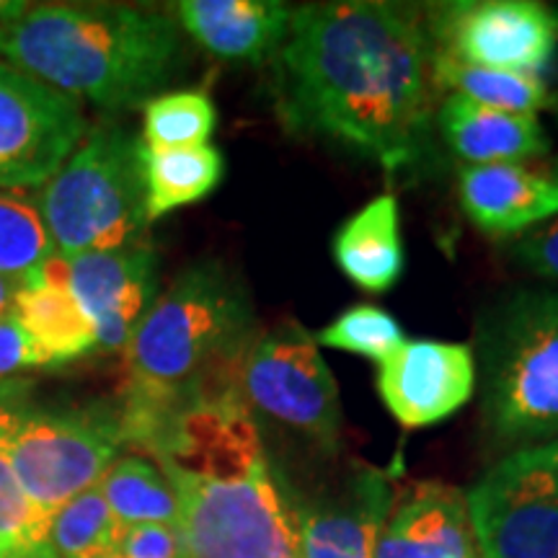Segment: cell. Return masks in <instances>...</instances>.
<instances>
[{
    "label": "cell",
    "mask_w": 558,
    "mask_h": 558,
    "mask_svg": "<svg viewBox=\"0 0 558 558\" xmlns=\"http://www.w3.org/2000/svg\"><path fill=\"white\" fill-rule=\"evenodd\" d=\"M275 60L279 117L292 132L329 137L386 171L424 156L437 88L416 9L383 0L300 5Z\"/></svg>",
    "instance_id": "obj_1"
},
{
    "label": "cell",
    "mask_w": 558,
    "mask_h": 558,
    "mask_svg": "<svg viewBox=\"0 0 558 558\" xmlns=\"http://www.w3.org/2000/svg\"><path fill=\"white\" fill-rule=\"evenodd\" d=\"M137 448L171 481L190 558H303L298 509L241 399L177 411Z\"/></svg>",
    "instance_id": "obj_2"
},
{
    "label": "cell",
    "mask_w": 558,
    "mask_h": 558,
    "mask_svg": "<svg viewBox=\"0 0 558 558\" xmlns=\"http://www.w3.org/2000/svg\"><path fill=\"white\" fill-rule=\"evenodd\" d=\"M256 339L248 292L222 264L181 271L124 349L128 393L120 416L128 445L137 448L177 411L241 399V367Z\"/></svg>",
    "instance_id": "obj_3"
},
{
    "label": "cell",
    "mask_w": 558,
    "mask_h": 558,
    "mask_svg": "<svg viewBox=\"0 0 558 558\" xmlns=\"http://www.w3.org/2000/svg\"><path fill=\"white\" fill-rule=\"evenodd\" d=\"M0 58L101 109L148 104L184 62L169 13L117 3H39L0 24Z\"/></svg>",
    "instance_id": "obj_4"
},
{
    "label": "cell",
    "mask_w": 558,
    "mask_h": 558,
    "mask_svg": "<svg viewBox=\"0 0 558 558\" xmlns=\"http://www.w3.org/2000/svg\"><path fill=\"white\" fill-rule=\"evenodd\" d=\"M41 218L62 259L117 251L143 241V140L117 122L86 132L39 197Z\"/></svg>",
    "instance_id": "obj_5"
},
{
    "label": "cell",
    "mask_w": 558,
    "mask_h": 558,
    "mask_svg": "<svg viewBox=\"0 0 558 558\" xmlns=\"http://www.w3.org/2000/svg\"><path fill=\"white\" fill-rule=\"evenodd\" d=\"M484 411L501 439L558 435V292L522 290L484 324Z\"/></svg>",
    "instance_id": "obj_6"
},
{
    "label": "cell",
    "mask_w": 558,
    "mask_h": 558,
    "mask_svg": "<svg viewBox=\"0 0 558 558\" xmlns=\"http://www.w3.org/2000/svg\"><path fill=\"white\" fill-rule=\"evenodd\" d=\"M0 442L21 488L45 518L99 486L128 445L120 409H26L0 399Z\"/></svg>",
    "instance_id": "obj_7"
},
{
    "label": "cell",
    "mask_w": 558,
    "mask_h": 558,
    "mask_svg": "<svg viewBox=\"0 0 558 558\" xmlns=\"http://www.w3.org/2000/svg\"><path fill=\"white\" fill-rule=\"evenodd\" d=\"M481 558H558V442L514 450L465 494Z\"/></svg>",
    "instance_id": "obj_8"
},
{
    "label": "cell",
    "mask_w": 558,
    "mask_h": 558,
    "mask_svg": "<svg viewBox=\"0 0 558 558\" xmlns=\"http://www.w3.org/2000/svg\"><path fill=\"white\" fill-rule=\"evenodd\" d=\"M241 399L251 416L262 414L324 450L339 442L341 403L337 378L320 357L316 339L300 324H282L248 349L241 367Z\"/></svg>",
    "instance_id": "obj_9"
},
{
    "label": "cell",
    "mask_w": 558,
    "mask_h": 558,
    "mask_svg": "<svg viewBox=\"0 0 558 558\" xmlns=\"http://www.w3.org/2000/svg\"><path fill=\"white\" fill-rule=\"evenodd\" d=\"M432 50L465 65L535 73L558 47V13L535 0H463L424 13Z\"/></svg>",
    "instance_id": "obj_10"
},
{
    "label": "cell",
    "mask_w": 558,
    "mask_h": 558,
    "mask_svg": "<svg viewBox=\"0 0 558 558\" xmlns=\"http://www.w3.org/2000/svg\"><path fill=\"white\" fill-rule=\"evenodd\" d=\"M86 132L78 99L0 62V190L47 184Z\"/></svg>",
    "instance_id": "obj_11"
},
{
    "label": "cell",
    "mask_w": 558,
    "mask_h": 558,
    "mask_svg": "<svg viewBox=\"0 0 558 558\" xmlns=\"http://www.w3.org/2000/svg\"><path fill=\"white\" fill-rule=\"evenodd\" d=\"M68 284L94 326L96 349L124 352L158 300V256L145 241L78 256L68 262Z\"/></svg>",
    "instance_id": "obj_12"
},
{
    "label": "cell",
    "mask_w": 558,
    "mask_h": 558,
    "mask_svg": "<svg viewBox=\"0 0 558 558\" xmlns=\"http://www.w3.org/2000/svg\"><path fill=\"white\" fill-rule=\"evenodd\" d=\"M476 388L471 347L414 339L380 362L378 390L403 427H429L463 407Z\"/></svg>",
    "instance_id": "obj_13"
},
{
    "label": "cell",
    "mask_w": 558,
    "mask_h": 558,
    "mask_svg": "<svg viewBox=\"0 0 558 558\" xmlns=\"http://www.w3.org/2000/svg\"><path fill=\"white\" fill-rule=\"evenodd\" d=\"M460 205L478 230L512 239L558 218V166L488 163L460 169Z\"/></svg>",
    "instance_id": "obj_14"
},
{
    "label": "cell",
    "mask_w": 558,
    "mask_h": 558,
    "mask_svg": "<svg viewBox=\"0 0 558 558\" xmlns=\"http://www.w3.org/2000/svg\"><path fill=\"white\" fill-rule=\"evenodd\" d=\"M396 492L380 471H360L341 488L298 509L303 558H373Z\"/></svg>",
    "instance_id": "obj_15"
},
{
    "label": "cell",
    "mask_w": 558,
    "mask_h": 558,
    "mask_svg": "<svg viewBox=\"0 0 558 558\" xmlns=\"http://www.w3.org/2000/svg\"><path fill=\"white\" fill-rule=\"evenodd\" d=\"M373 558H481L465 494L416 484L390 507Z\"/></svg>",
    "instance_id": "obj_16"
},
{
    "label": "cell",
    "mask_w": 558,
    "mask_h": 558,
    "mask_svg": "<svg viewBox=\"0 0 558 558\" xmlns=\"http://www.w3.org/2000/svg\"><path fill=\"white\" fill-rule=\"evenodd\" d=\"M292 9L279 0H181L179 26L222 60L275 58L290 29Z\"/></svg>",
    "instance_id": "obj_17"
},
{
    "label": "cell",
    "mask_w": 558,
    "mask_h": 558,
    "mask_svg": "<svg viewBox=\"0 0 558 558\" xmlns=\"http://www.w3.org/2000/svg\"><path fill=\"white\" fill-rule=\"evenodd\" d=\"M437 124L448 148L469 166L520 163L550 150V140L535 114H509L463 96H448L437 111Z\"/></svg>",
    "instance_id": "obj_18"
},
{
    "label": "cell",
    "mask_w": 558,
    "mask_h": 558,
    "mask_svg": "<svg viewBox=\"0 0 558 558\" xmlns=\"http://www.w3.org/2000/svg\"><path fill=\"white\" fill-rule=\"evenodd\" d=\"M13 313L47 367L88 357L96 349V331L70 292L68 262L62 256H52L32 282L21 284Z\"/></svg>",
    "instance_id": "obj_19"
},
{
    "label": "cell",
    "mask_w": 558,
    "mask_h": 558,
    "mask_svg": "<svg viewBox=\"0 0 558 558\" xmlns=\"http://www.w3.org/2000/svg\"><path fill=\"white\" fill-rule=\"evenodd\" d=\"M333 259L354 284L386 292L403 275L399 202L390 194L373 199L333 235Z\"/></svg>",
    "instance_id": "obj_20"
},
{
    "label": "cell",
    "mask_w": 558,
    "mask_h": 558,
    "mask_svg": "<svg viewBox=\"0 0 558 558\" xmlns=\"http://www.w3.org/2000/svg\"><path fill=\"white\" fill-rule=\"evenodd\" d=\"M222 156L213 145L158 150L143 145L145 215L148 222L205 199L220 184Z\"/></svg>",
    "instance_id": "obj_21"
},
{
    "label": "cell",
    "mask_w": 558,
    "mask_h": 558,
    "mask_svg": "<svg viewBox=\"0 0 558 558\" xmlns=\"http://www.w3.org/2000/svg\"><path fill=\"white\" fill-rule=\"evenodd\" d=\"M432 78L435 88L450 90V96H463L481 107L509 111V114H535L554 104V94L535 73L465 65L435 50H432Z\"/></svg>",
    "instance_id": "obj_22"
},
{
    "label": "cell",
    "mask_w": 558,
    "mask_h": 558,
    "mask_svg": "<svg viewBox=\"0 0 558 558\" xmlns=\"http://www.w3.org/2000/svg\"><path fill=\"white\" fill-rule=\"evenodd\" d=\"M99 488L122 527L166 522L179 525V501L169 476L153 458L120 456L104 473Z\"/></svg>",
    "instance_id": "obj_23"
},
{
    "label": "cell",
    "mask_w": 558,
    "mask_h": 558,
    "mask_svg": "<svg viewBox=\"0 0 558 558\" xmlns=\"http://www.w3.org/2000/svg\"><path fill=\"white\" fill-rule=\"evenodd\" d=\"M120 535L122 525L94 486L47 518L37 550L45 558H111Z\"/></svg>",
    "instance_id": "obj_24"
},
{
    "label": "cell",
    "mask_w": 558,
    "mask_h": 558,
    "mask_svg": "<svg viewBox=\"0 0 558 558\" xmlns=\"http://www.w3.org/2000/svg\"><path fill=\"white\" fill-rule=\"evenodd\" d=\"M58 256L39 202L19 190H0V275L32 282Z\"/></svg>",
    "instance_id": "obj_25"
},
{
    "label": "cell",
    "mask_w": 558,
    "mask_h": 558,
    "mask_svg": "<svg viewBox=\"0 0 558 558\" xmlns=\"http://www.w3.org/2000/svg\"><path fill=\"white\" fill-rule=\"evenodd\" d=\"M215 104L202 90H177L145 104L143 145L158 150L207 145L215 130Z\"/></svg>",
    "instance_id": "obj_26"
},
{
    "label": "cell",
    "mask_w": 558,
    "mask_h": 558,
    "mask_svg": "<svg viewBox=\"0 0 558 558\" xmlns=\"http://www.w3.org/2000/svg\"><path fill=\"white\" fill-rule=\"evenodd\" d=\"M316 339V344L362 354L375 362L388 360L407 341L399 320L378 305H354L326 326Z\"/></svg>",
    "instance_id": "obj_27"
},
{
    "label": "cell",
    "mask_w": 558,
    "mask_h": 558,
    "mask_svg": "<svg viewBox=\"0 0 558 558\" xmlns=\"http://www.w3.org/2000/svg\"><path fill=\"white\" fill-rule=\"evenodd\" d=\"M47 518L32 505L0 442V558H19L39 546Z\"/></svg>",
    "instance_id": "obj_28"
},
{
    "label": "cell",
    "mask_w": 558,
    "mask_h": 558,
    "mask_svg": "<svg viewBox=\"0 0 558 558\" xmlns=\"http://www.w3.org/2000/svg\"><path fill=\"white\" fill-rule=\"evenodd\" d=\"M117 558H190L179 525L145 522V525L122 527Z\"/></svg>",
    "instance_id": "obj_29"
},
{
    "label": "cell",
    "mask_w": 558,
    "mask_h": 558,
    "mask_svg": "<svg viewBox=\"0 0 558 558\" xmlns=\"http://www.w3.org/2000/svg\"><path fill=\"white\" fill-rule=\"evenodd\" d=\"M514 259L533 275L558 279V218L522 233L514 246Z\"/></svg>",
    "instance_id": "obj_30"
},
{
    "label": "cell",
    "mask_w": 558,
    "mask_h": 558,
    "mask_svg": "<svg viewBox=\"0 0 558 558\" xmlns=\"http://www.w3.org/2000/svg\"><path fill=\"white\" fill-rule=\"evenodd\" d=\"M32 367H47L41 354L34 347L29 333H26L24 326L16 313H5L0 318V380L13 378V375L24 373V369Z\"/></svg>",
    "instance_id": "obj_31"
},
{
    "label": "cell",
    "mask_w": 558,
    "mask_h": 558,
    "mask_svg": "<svg viewBox=\"0 0 558 558\" xmlns=\"http://www.w3.org/2000/svg\"><path fill=\"white\" fill-rule=\"evenodd\" d=\"M21 279H13V277H5L0 275V318L5 316V313L13 311V303H16V295L21 290Z\"/></svg>",
    "instance_id": "obj_32"
},
{
    "label": "cell",
    "mask_w": 558,
    "mask_h": 558,
    "mask_svg": "<svg viewBox=\"0 0 558 558\" xmlns=\"http://www.w3.org/2000/svg\"><path fill=\"white\" fill-rule=\"evenodd\" d=\"M26 5L29 3H21V0H0V24L16 19L19 13L26 11Z\"/></svg>",
    "instance_id": "obj_33"
},
{
    "label": "cell",
    "mask_w": 558,
    "mask_h": 558,
    "mask_svg": "<svg viewBox=\"0 0 558 558\" xmlns=\"http://www.w3.org/2000/svg\"><path fill=\"white\" fill-rule=\"evenodd\" d=\"M19 558H45V556H41L37 548H32V550H29V554H24V556H19Z\"/></svg>",
    "instance_id": "obj_34"
},
{
    "label": "cell",
    "mask_w": 558,
    "mask_h": 558,
    "mask_svg": "<svg viewBox=\"0 0 558 558\" xmlns=\"http://www.w3.org/2000/svg\"><path fill=\"white\" fill-rule=\"evenodd\" d=\"M111 558H117V556H111Z\"/></svg>",
    "instance_id": "obj_35"
},
{
    "label": "cell",
    "mask_w": 558,
    "mask_h": 558,
    "mask_svg": "<svg viewBox=\"0 0 558 558\" xmlns=\"http://www.w3.org/2000/svg\"><path fill=\"white\" fill-rule=\"evenodd\" d=\"M556 13H558V11H556Z\"/></svg>",
    "instance_id": "obj_36"
}]
</instances>
